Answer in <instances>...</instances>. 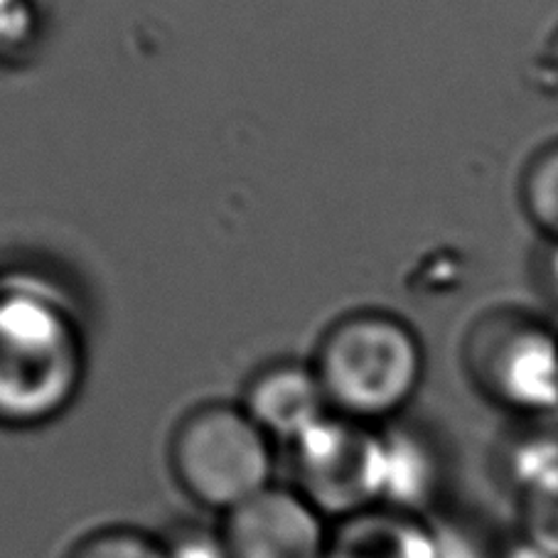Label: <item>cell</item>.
<instances>
[{
  "label": "cell",
  "mask_w": 558,
  "mask_h": 558,
  "mask_svg": "<svg viewBox=\"0 0 558 558\" xmlns=\"http://www.w3.org/2000/svg\"><path fill=\"white\" fill-rule=\"evenodd\" d=\"M536 262V281L548 303L558 307V242H544Z\"/></svg>",
  "instance_id": "cell-14"
},
{
  "label": "cell",
  "mask_w": 558,
  "mask_h": 558,
  "mask_svg": "<svg viewBox=\"0 0 558 558\" xmlns=\"http://www.w3.org/2000/svg\"><path fill=\"white\" fill-rule=\"evenodd\" d=\"M519 205L544 242H558V141L526 160L519 178Z\"/></svg>",
  "instance_id": "cell-10"
},
{
  "label": "cell",
  "mask_w": 558,
  "mask_h": 558,
  "mask_svg": "<svg viewBox=\"0 0 558 558\" xmlns=\"http://www.w3.org/2000/svg\"><path fill=\"white\" fill-rule=\"evenodd\" d=\"M327 558H436V526L428 519L372 509L332 524Z\"/></svg>",
  "instance_id": "cell-8"
},
{
  "label": "cell",
  "mask_w": 558,
  "mask_h": 558,
  "mask_svg": "<svg viewBox=\"0 0 558 558\" xmlns=\"http://www.w3.org/2000/svg\"><path fill=\"white\" fill-rule=\"evenodd\" d=\"M276 450L239 401H205L172 428L168 470L192 505L221 519L276 485Z\"/></svg>",
  "instance_id": "cell-3"
},
{
  "label": "cell",
  "mask_w": 558,
  "mask_h": 558,
  "mask_svg": "<svg viewBox=\"0 0 558 558\" xmlns=\"http://www.w3.org/2000/svg\"><path fill=\"white\" fill-rule=\"evenodd\" d=\"M436 558H493L487 548L460 526H436Z\"/></svg>",
  "instance_id": "cell-13"
},
{
  "label": "cell",
  "mask_w": 558,
  "mask_h": 558,
  "mask_svg": "<svg viewBox=\"0 0 558 558\" xmlns=\"http://www.w3.org/2000/svg\"><path fill=\"white\" fill-rule=\"evenodd\" d=\"M239 407L276 446L286 448L332 413L313 362L295 357L264 362L248 374Z\"/></svg>",
  "instance_id": "cell-7"
},
{
  "label": "cell",
  "mask_w": 558,
  "mask_h": 558,
  "mask_svg": "<svg viewBox=\"0 0 558 558\" xmlns=\"http://www.w3.org/2000/svg\"><path fill=\"white\" fill-rule=\"evenodd\" d=\"M465 372L493 407L522 418L558 411V330L536 315L495 311L468 332Z\"/></svg>",
  "instance_id": "cell-4"
},
{
  "label": "cell",
  "mask_w": 558,
  "mask_h": 558,
  "mask_svg": "<svg viewBox=\"0 0 558 558\" xmlns=\"http://www.w3.org/2000/svg\"><path fill=\"white\" fill-rule=\"evenodd\" d=\"M25 13V0H0V37H5V27H23L21 17Z\"/></svg>",
  "instance_id": "cell-15"
},
{
  "label": "cell",
  "mask_w": 558,
  "mask_h": 558,
  "mask_svg": "<svg viewBox=\"0 0 558 558\" xmlns=\"http://www.w3.org/2000/svg\"><path fill=\"white\" fill-rule=\"evenodd\" d=\"M84 340L70 307L50 291L0 283V426H47L84 381Z\"/></svg>",
  "instance_id": "cell-1"
},
{
  "label": "cell",
  "mask_w": 558,
  "mask_h": 558,
  "mask_svg": "<svg viewBox=\"0 0 558 558\" xmlns=\"http://www.w3.org/2000/svg\"><path fill=\"white\" fill-rule=\"evenodd\" d=\"M311 362L335 416L372 428L397 421L426 377L418 332L401 315L379 307L332 320Z\"/></svg>",
  "instance_id": "cell-2"
},
{
  "label": "cell",
  "mask_w": 558,
  "mask_h": 558,
  "mask_svg": "<svg viewBox=\"0 0 558 558\" xmlns=\"http://www.w3.org/2000/svg\"><path fill=\"white\" fill-rule=\"evenodd\" d=\"M64 558H166L160 534L138 526H101L76 538Z\"/></svg>",
  "instance_id": "cell-11"
},
{
  "label": "cell",
  "mask_w": 558,
  "mask_h": 558,
  "mask_svg": "<svg viewBox=\"0 0 558 558\" xmlns=\"http://www.w3.org/2000/svg\"><path fill=\"white\" fill-rule=\"evenodd\" d=\"M387 473L381 507L389 512L428 519L442 489V463L438 450L418 433L384 426Z\"/></svg>",
  "instance_id": "cell-9"
},
{
  "label": "cell",
  "mask_w": 558,
  "mask_h": 558,
  "mask_svg": "<svg viewBox=\"0 0 558 558\" xmlns=\"http://www.w3.org/2000/svg\"><path fill=\"white\" fill-rule=\"evenodd\" d=\"M288 453L291 485L332 524L381 507L387 473L384 428L330 413Z\"/></svg>",
  "instance_id": "cell-5"
},
{
  "label": "cell",
  "mask_w": 558,
  "mask_h": 558,
  "mask_svg": "<svg viewBox=\"0 0 558 558\" xmlns=\"http://www.w3.org/2000/svg\"><path fill=\"white\" fill-rule=\"evenodd\" d=\"M232 558H327L332 522L293 485L276 483L219 519Z\"/></svg>",
  "instance_id": "cell-6"
},
{
  "label": "cell",
  "mask_w": 558,
  "mask_h": 558,
  "mask_svg": "<svg viewBox=\"0 0 558 558\" xmlns=\"http://www.w3.org/2000/svg\"><path fill=\"white\" fill-rule=\"evenodd\" d=\"M166 558H232L221 536V529L182 522L172 526L170 532L160 534Z\"/></svg>",
  "instance_id": "cell-12"
}]
</instances>
